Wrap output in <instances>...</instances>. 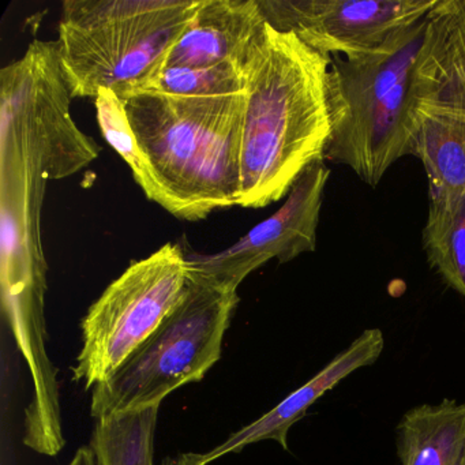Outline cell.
<instances>
[{
  "label": "cell",
  "mask_w": 465,
  "mask_h": 465,
  "mask_svg": "<svg viewBox=\"0 0 465 465\" xmlns=\"http://www.w3.org/2000/svg\"><path fill=\"white\" fill-rule=\"evenodd\" d=\"M236 291L190 269L178 306L116 371L94 386L92 416L99 420L156 407L176 389L203 380L222 356L239 303Z\"/></svg>",
  "instance_id": "obj_5"
},
{
  "label": "cell",
  "mask_w": 465,
  "mask_h": 465,
  "mask_svg": "<svg viewBox=\"0 0 465 465\" xmlns=\"http://www.w3.org/2000/svg\"><path fill=\"white\" fill-rule=\"evenodd\" d=\"M385 348V337L380 329L361 331L344 351L334 356L309 382L293 391L279 405L243 429L233 432L228 440L203 453V464L208 465L225 454L238 453L246 446L261 440H274L288 449V432L293 424L304 418L307 411L326 391L333 389L348 375L361 367L375 363Z\"/></svg>",
  "instance_id": "obj_11"
},
{
  "label": "cell",
  "mask_w": 465,
  "mask_h": 465,
  "mask_svg": "<svg viewBox=\"0 0 465 465\" xmlns=\"http://www.w3.org/2000/svg\"><path fill=\"white\" fill-rule=\"evenodd\" d=\"M397 453L401 465H465V401L408 411L397 426Z\"/></svg>",
  "instance_id": "obj_12"
},
{
  "label": "cell",
  "mask_w": 465,
  "mask_h": 465,
  "mask_svg": "<svg viewBox=\"0 0 465 465\" xmlns=\"http://www.w3.org/2000/svg\"><path fill=\"white\" fill-rule=\"evenodd\" d=\"M415 122L411 154L423 163L430 203L465 200V122L426 114Z\"/></svg>",
  "instance_id": "obj_13"
},
{
  "label": "cell",
  "mask_w": 465,
  "mask_h": 465,
  "mask_svg": "<svg viewBox=\"0 0 465 465\" xmlns=\"http://www.w3.org/2000/svg\"><path fill=\"white\" fill-rule=\"evenodd\" d=\"M415 114L465 122V0H438L412 73Z\"/></svg>",
  "instance_id": "obj_10"
},
{
  "label": "cell",
  "mask_w": 465,
  "mask_h": 465,
  "mask_svg": "<svg viewBox=\"0 0 465 465\" xmlns=\"http://www.w3.org/2000/svg\"><path fill=\"white\" fill-rule=\"evenodd\" d=\"M189 272L186 252L168 243L111 282L81 323L83 350L73 380L94 389L116 371L178 306Z\"/></svg>",
  "instance_id": "obj_6"
},
{
  "label": "cell",
  "mask_w": 465,
  "mask_h": 465,
  "mask_svg": "<svg viewBox=\"0 0 465 465\" xmlns=\"http://www.w3.org/2000/svg\"><path fill=\"white\" fill-rule=\"evenodd\" d=\"M438 0H258L266 23L322 55H355L424 20Z\"/></svg>",
  "instance_id": "obj_7"
},
{
  "label": "cell",
  "mask_w": 465,
  "mask_h": 465,
  "mask_svg": "<svg viewBox=\"0 0 465 465\" xmlns=\"http://www.w3.org/2000/svg\"><path fill=\"white\" fill-rule=\"evenodd\" d=\"M160 405L96 420L91 448L102 465H153Z\"/></svg>",
  "instance_id": "obj_14"
},
{
  "label": "cell",
  "mask_w": 465,
  "mask_h": 465,
  "mask_svg": "<svg viewBox=\"0 0 465 465\" xmlns=\"http://www.w3.org/2000/svg\"><path fill=\"white\" fill-rule=\"evenodd\" d=\"M421 238L430 265L465 298V200L430 203Z\"/></svg>",
  "instance_id": "obj_15"
},
{
  "label": "cell",
  "mask_w": 465,
  "mask_h": 465,
  "mask_svg": "<svg viewBox=\"0 0 465 465\" xmlns=\"http://www.w3.org/2000/svg\"><path fill=\"white\" fill-rule=\"evenodd\" d=\"M124 100L143 165L135 182L148 200L187 222L239 205L246 94Z\"/></svg>",
  "instance_id": "obj_1"
},
{
  "label": "cell",
  "mask_w": 465,
  "mask_h": 465,
  "mask_svg": "<svg viewBox=\"0 0 465 465\" xmlns=\"http://www.w3.org/2000/svg\"><path fill=\"white\" fill-rule=\"evenodd\" d=\"M258 0H201L194 17L159 66L211 69L232 64L252 73L268 37Z\"/></svg>",
  "instance_id": "obj_9"
},
{
  "label": "cell",
  "mask_w": 465,
  "mask_h": 465,
  "mask_svg": "<svg viewBox=\"0 0 465 465\" xmlns=\"http://www.w3.org/2000/svg\"><path fill=\"white\" fill-rule=\"evenodd\" d=\"M201 0H64L56 40L70 94L130 96L162 64Z\"/></svg>",
  "instance_id": "obj_4"
},
{
  "label": "cell",
  "mask_w": 465,
  "mask_h": 465,
  "mask_svg": "<svg viewBox=\"0 0 465 465\" xmlns=\"http://www.w3.org/2000/svg\"><path fill=\"white\" fill-rule=\"evenodd\" d=\"M249 77L232 64L211 69L157 66L132 94L152 92L179 97L238 96L246 94Z\"/></svg>",
  "instance_id": "obj_16"
},
{
  "label": "cell",
  "mask_w": 465,
  "mask_h": 465,
  "mask_svg": "<svg viewBox=\"0 0 465 465\" xmlns=\"http://www.w3.org/2000/svg\"><path fill=\"white\" fill-rule=\"evenodd\" d=\"M331 170L325 160L310 165L288 193L284 205L236 243L216 254H187L192 271L238 290L244 279L269 261L295 260L317 247L323 193Z\"/></svg>",
  "instance_id": "obj_8"
},
{
  "label": "cell",
  "mask_w": 465,
  "mask_h": 465,
  "mask_svg": "<svg viewBox=\"0 0 465 465\" xmlns=\"http://www.w3.org/2000/svg\"><path fill=\"white\" fill-rule=\"evenodd\" d=\"M162 465H205L203 453H183L173 459H167Z\"/></svg>",
  "instance_id": "obj_19"
},
{
  "label": "cell",
  "mask_w": 465,
  "mask_h": 465,
  "mask_svg": "<svg viewBox=\"0 0 465 465\" xmlns=\"http://www.w3.org/2000/svg\"><path fill=\"white\" fill-rule=\"evenodd\" d=\"M94 100L96 105L97 122L105 141L126 162L132 170L134 181H137L143 171V165H141L140 151H138L137 140L127 116L124 100L110 89H103Z\"/></svg>",
  "instance_id": "obj_17"
},
{
  "label": "cell",
  "mask_w": 465,
  "mask_h": 465,
  "mask_svg": "<svg viewBox=\"0 0 465 465\" xmlns=\"http://www.w3.org/2000/svg\"><path fill=\"white\" fill-rule=\"evenodd\" d=\"M331 61L295 35L269 25L247 85L241 208L277 203L310 165L325 160L331 137L326 94Z\"/></svg>",
  "instance_id": "obj_2"
},
{
  "label": "cell",
  "mask_w": 465,
  "mask_h": 465,
  "mask_svg": "<svg viewBox=\"0 0 465 465\" xmlns=\"http://www.w3.org/2000/svg\"><path fill=\"white\" fill-rule=\"evenodd\" d=\"M69 465H102L100 464L99 459H97L96 453L91 446H83L78 449L75 456L73 457L72 461Z\"/></svg>",
  "instance_id": "obj_18"
},
{
  "label": "cell",
  "mask_w": 465,
  "mask_h": 465,
  "mask_svg": "<svg viewBox=\"0 0 465 465\" xmlns=\"http://www.w3.org/2000/svg\"><path fill=\"white\" fill-rule=\"evenodd\" d=\"M424 34L426 18L372 50L331 56L325 162L347 165L369 186L377 187L386 171L412 152V73Z\"/></svg>",
  "instance_id": "obj_3"
}]
</instances>
